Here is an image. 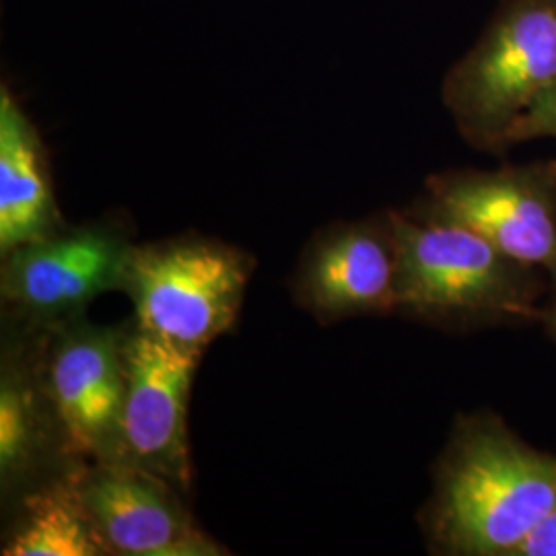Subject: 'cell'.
Here are the masks:
<instances>
[{
    "instance_id": "cell-1",
    "label": "cell",
    "mask_w": 556,
    "mask_h": 556,
    "mask_svg": "<svg viewBox=\"0 0 556 556\" xmlns=\"http://www.w3.org/2000/svg\"><path fill=\"white\" fill-rule=\"evenodd\" d=\"M556 509V456L493 415L457 420L422 526L433 553L514 556Z\"/></svg>"
},
{
    "instance_id": "cell-2",
    "label": "cell",
    "mask_w": 556,
    "mask_h": 556,
    "mask_svg": "<svg viewBox=\"0 0 556 556\" xmlns=\"http://www.w3.org/2000/svg\"><path fill=\"white\" fill-rule=\"evenodd\" d=\"M397 248L396 314L443 330L538 319L546 273L452 220L390 211Z\"/></svg>"
},
{
    "instance_id": "cell-3",
    "label": "cell",
    "mask_w": 556,
    "mask_h": 556,
    "mask_svg": "<svg viewBox=\"0 0 556 556\" xmlns=\"http://www.w3.org/2000/svg\"><path fill=\"white\" fill-rule=\"evenodd\" d=\"M256 260L219 239L184 236L132 245L122 291L140 330L200 353L238 321Z\"/></svg>"
},
{
    "instance_id": "cell-4",
    "label": "cell",
    "mask_w": 556,
    "mask_h": 556,
    "mask_svg": "<svg viewBox=\"0 0 556 556\" xmlns=\"http://www.w3.org/2000/svg\"><path fill=\"white\" fill-rule=\"evenodd\" d=\"M556 80V0H503L480 40L443 83L464 139L505 147L516 119Z\"/></svg>"
},
{
    "instance_id": "cell-5",
    "label": "cell",
    "mask_w": 556,
    "mask_h": 556,
    "mask_svg": "<svg viewBox=\"0 0 556 556\" xmlns=\"http://www.w3.org/2000/svg\"><path fill=\"white\" fill-rule=\"evenodd\" d=\"M132 245L118 219L23 243L2 256V301L41 330L79 318L100 295L122 291Z\"/></svg>"
},
{
    "instance_id": "cell-6",
    "label": "cell",
    "mask_w": 556,
    "mask_h": 556,
    "mask_svg": "<svg viewBox=\"0 0 556 556\" xmlns=\"http://www.w3.org/2000/svg\"><path fill=\"white\" fill-rule=\"evenodd\" d=\"M50 332L41 379L68 454L80 464L122 459L126 328L68 319Z\"/></svg>"
},
{
    "instance_id": "cell-7",
    "label": "cell",
    "mask_w": 556,
    "mask_h": 556,
    "mask_svg": "<svg viewBox=\"0 0 556 556\" xmlns=\"http://www.w3.org/2000/svg\"><path fill=\"white\" fill-rule=\"evenodd\" d=\"M418 213L464 225L556 285V163L429 179Z\"/></svg>"
},
{
    "instance_id": "cell-8",
    "label": "cell",
    "mask_w": 556,
    "mask_h": 556,
    "mask_svg": "<svg viewBox=\"0 0 556 556\" xmlns=\"http://www.w3.org/2000/svg\"><path fill=\"white\" fill-rule=\"evenodd\" d=\"M200 358L137 324L126 328L122 459L169 480L184 495L192 486L188 406Z\"/></svg>"
},
{
    "instance_id": "cell-9",
    "label": "cell",
    "mask_w": 556,
    "mask_h": 556,
    "mask_svg": "<svg viewBox=\"0 0 556 556\" xmlns=\"http://www.w3.org/2000/svg\"><path fill=\"white\" fill-rule=\"evenodd\" d=\"M397 248L390 211L316 233L291 278V295L319 324L396 314Z\"/></svg>"
},
{
    "instance_id": "cell-10",
    "label": "cell",
    "mask_w": 556,
    "mask_h": 556,
    "mask_svg": "<svg viewBox=\"0 0 556 556\" xmlns=\"http://www.w3.org/2000/svg\"><path fill=\"white\" fill-rule=\"evenodd\" d=\"M80 498L108 555L219 556L181 501V491L124 459L80 464Z\"/></svg>"
},
{
    "instance_id": "cell-11",
    "label": "cell",
    "mask_w": 556,
    "mask_h": 556,
    "mask_svg": "<svg viewBox=\"0 0 556 556\" xmlns=\"http://www.w3.org/2000/svg\"><path fill=\"white\" fill-rule=\"evenodd\" d=\"M40 130L0 85V254L64 229Z\"/></svg>"
},
{
    "instance_id": "cell-12",
    "label": "cell",
    "mask_w": 556,
    "mask_h": 556,
    "mask_svg": "<svg viewBox=\"0 0 556 556\" xmlns=\"http://www.w3.org/2000/svg\"><path fill=\"white\" fill-rule=\"evenodd\" d=\"M54 457L75 462L68 454L59 418L43 388L40 365L4 351L0 369V484L2 495L34 491L43 466Z\"/></svg>"
},
{
    "instance_id": "cell-13",
    "label": "cell",
    "mask_w": 556,
    "mask_h": 556,
    "mask_svg": "<svg viewBox=\"0 0 556 556\" xmlns=\"http://www.w3.org/2000/svg\"><path fill=\"white\" fill-rule=\"evenodd\" d=\"M77 470L79 466L23 495L20 516L7 534L2 555H108L80 498Z\"/></svg>"
},
{
    "instance_id": "cell-14",
    "label": "cell",
    "mask_w": 556,
    "mask_h": 556,
    "mask_svg": "<svg viewBox=\"0 0 556 556\" xmlns=\"http://www.w3.org/2000/svg\"><path fill=\"white\" fill-rule=\"evenodd\" d=\"M546 137H556V80L516 119L505 137V147Z\"/></svg>"
},
{
    "instance_id": "cell-15",
    "label": "cell",
    "mask_w": 556,
    "mask_h": 556,
    "mask_svg": "<svg viewBox=\"0 0 556 556\" xmlns=\"http://www.w3.org/2000/svg\"><path fill=\"white\" fill-rule=\"evenodd\" d=\"M514 556H556V509L538 526Z\"/></svg>"
},
{
    "instance_id": "cell-16",
    "label": "cell",
    "mask_w": 556,
    "mask_h": 556,
    "mask_svg": "<svg viewBox=\"0 0 556 556\" xmlns=\"http://www.w3.org/2000/svg\"><path fill=\"white\" fill-rule=\"evenodd\" d=\"M538 319L544 324L546 332L556 340V301L551 303V305H546V307H542Z\"/></svg>"
}]
</instances>
